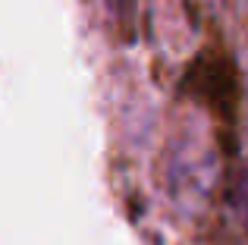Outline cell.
Returning <instances> with one entry per match:
<instances>
[{
  "instance_id": "obj_1",
  "label": "cell",
  "mask_w": 248,
  "mask_h": 245,
  "mask_svg": "<svg viewBox=\"0 0 248 245\" xmlns=\"http://www.w3.org/2000/svg\"><path fill=\"white\" fill-rule=\"evenodd\" d=\"M236 208L242 214V223L248 230V167L239 173V183H236Z\"/></svg>"
},
{
  "instance_id": "obj_2",
  "label": "cell",
  "mask_w": 248,
  "mask_h": 245,
  "mask_svg": "<svg viewBox=\"0 0 248 245\" xmlns=\"http://www.w3.org/2000/svg\"><path fill=\"white\" fill-rule=\"evenodd\" d=\"M104 6H107L110 13H116V16H129L132 13V3L135 0H101Z\"/></svg>"
}]
</instances>
